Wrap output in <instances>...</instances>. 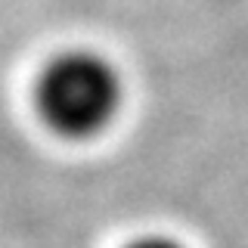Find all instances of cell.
I'll list each match as a JSON object with an SVG mask.
<instances>
[{
  "label": "cell",
  "mask_w": 248,
  "mask_h": 248,
  "mask_svg": "<svg viewBox=\"0 0 248 248\" xmlns=\"http://www.w3.org/2000/svg\"><path fill=\"white\" fill-rule=\"evenodd\" d=\"M44 121L65 137H90L103 130L121 106V78L99 53L72 50L44 68L37 84Z\"/></svg>",
  "instance_id": "1"
},
{
  "label": "cell",
  "mask_w": 248,
  "mask_h": 248,
  "mask_svg": "<svg viewBox=\"0 0 248 248\" xmlns=\"http://www.w3.org/2000/svg\"><path fill=\"white\" fill-rule=\"evenodd\" d=\"M127 248H183V245L174 242V239H165V236H143L137 242H130Z\"/></svg>",
  "instance_id": "2"
}]
</instances>
